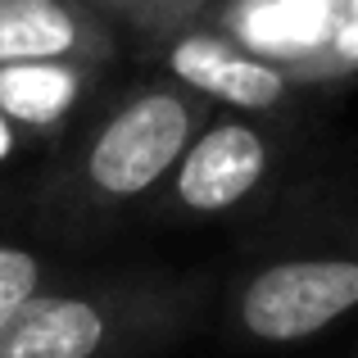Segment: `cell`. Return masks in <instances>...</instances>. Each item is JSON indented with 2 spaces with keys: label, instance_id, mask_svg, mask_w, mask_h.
<instances>
[{
  "label": "cell",
  "instance_id": "cell-1",
  "mask_svg": "<svg viewBox=\"0 0 358 358\" xmlns=\"http://www.w3.org/2000/svg\"><path fill=\"white\" fill-rule=\"evenodd\" d=\"M200 131V100L186 87H145L91 131L82 150V191L91 204H131L168 182Z\"/></svg>",
  "mask_w": 358,
  "mask_h": 358
},
{
  "label": "cell",
  "instance_id": "cell-2",
  "mask_svg": "<svg viewBox=\"0 0 358 358\" xmlns=\"http://www.w3.org/2000/svg\"><path fill=\"white\" fill-rule=\"evenodd\" d=\"M159 322H173V299L141 286L36 290L0 331V358H105Z\"/></svg>",
  "mask_w": 358,
  "mask_h": 358
},
{
  "label": "cell",
  "instance_id": "cell-3",
  "mask_svg": "<svg viewBox=\"0 0 358 358\" xmlns=\"http://www.w3.org/2000/svg\"><path fill=\"white\" fill-rule=\"evenodd\" d=\"M358 308V250L277 259L245 277L236 322L259 345H299Z\"/></svg>",
  "mask_w": 358,
  "mask_h": 358
},
{
  "label": "cell",
  "instance_id": "cell-4",
  "mask_svg": "<svg viewBox=\"0 0 358 358\" xmlns=\"http://www.w3.org/2000/svg\"><path fill=\"white\" fill-rule=\"evenodd\" d=\"M272 164L268 136L245 118L204 122L168 177V204L191 218H218L263 186Z\"/></svg>",
  "mask_w": 358,
  "mask_h": 358
},
{
  "label": "cell",
  "instance_id": "cell-5",
  "mask_svg": "<svg viewBox=\"0 0 358 358\" xmlns=\"http://www.w3.org/2000/svg\"><path fill=\"white\" fill-rule=\"evenodd\" d=\"M168 73L191 96L218 100L227 109L268 114L290 100V73L272 59L245 50L222 32H177L168 41Z\"/></svg>",
  "mask_w": 358,
  "mask_h": 358
},
{
  "label": "cell",
  "instance_id": "cell-6",
  "mask_svg": "<svg viewBox=\"0 0 358 358\" xmlns=\"http://www.w3.org/2000/svg\"><path fill=\"white\" fill-rule=\"evenodd\" d=\"M114 50L109 23L87 0H0V69L73 59L96 69Z\"/></svg>",
  "mask_w": 358,
  "mask_h": 358
},
{
  "label": "cell",
  "instance_id": "cell-7",
  "mask_svg": "<svg viewBox=\"0 0 358 358\" xmlns=\"http://www.w3.org/2000/svg\"><path fill=\"white\" fill-rule=\"evenodd\" d=\"M91 64L45 59V64H5L0 69V114L18 131H50L87 96Z\"/></svg>",
  "mask_w": 358,
  "mask_h": 358
},
{
  "label": "cell",
  "instance_id": "cell-8",
  "mask_svg": "<svg viewBox=\"0 0 358 358\" xmlns=\"http://www.w3.org/2000/svg\"><path fill=\"white\" fill-rule=\"evenodd\" d=\"M45 290V263L41 254H32L27 245L0 241V331L9 327V317L27 304V299Z\"/></svg>",
  "mask_w": 358,
  "mask_h": 358
},
{
  "label": "cell",
  "instance_id": "cell-9",
  "mask_svg": "<svg viewBox=\"0 0 358 358\" xmlns=\"http://www.w3.org/2000/svg\"><path fill=\"white\" fill-rule=\"evenodd\" d=\"M109 5H118L122 14L136 18L150 32H177L204 9V0H109Z\"/></svg>",
  "mask_w": 358,
  "mask_h": 358
},
{
  "label": "cell",
  "instance_id": "cell-10",
  "mask_svg": "<svg viewBox=\"0 0 358 358\" xmlns=\"http://www.w3.org/2000/svg\"><path fill=\"white\" fill-rule=\"evenodd\" d=\"M327 50L341 64H358V0L336 5L331 27H327Z\"/></svg>",
  "mask_w": 358,
  "mask_h": 358
},
{
  "label": "cell",
  "instance_id": "cell-11",
  "mask_svg": "<svg viewBox=\"0 0 358 358\" xmlns=\"http://www.w3.org/2000/svg\"><path fill=\"white\" fill-rule=\"evenodd\" d=\"M14 150H18V127L0 114V164H9V159H14Z\"/></svg>",
  "mask_w": 358,
  "mask_h": 358
},
{
  "label": "cell",
  "instance_id": "cell-12",
  "mask_svg": "<svg viewBox=\"0 0 358 358\" xmlns=\"http://www.w3.org/2000/svg\"><path fill=\"white\" fill-rule=\"evenodd\" d=\"M336 5H345V0H336Z\"/></svg>",
  "mask_w": 358,
  "mask_h": 358
}]
</instances>
